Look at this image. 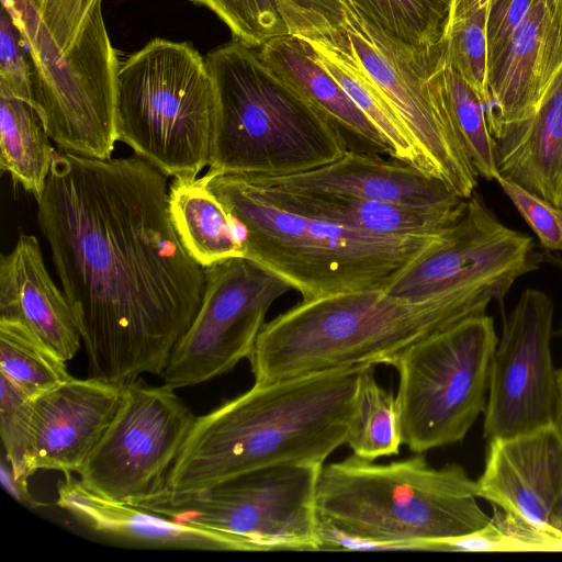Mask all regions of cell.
<instances>
[{
	"instance_id": "cell-6",
	"label": "cell",
	"mask_w": 562,
	"mask_h": 562,
	"mask_svg": "<svg viewBox=\"0 0 562 562\" xmlns=\"http://www.w3.org/2000/svg\"><path fill=\"white\" fill-rule=\"evenodd\" d=\"M215 88L210 172L288 176L330 164L346 134L236 41L205 57Z\"/></svg>"
},
{
	"instance_id": "cell-18",
	"label": "cell",
	"mask_w": 562,
	"mask_h": 562,
	"mask_svg": "<svg viewBox=\"0 0 562 562\" xmlns=\"http://www.w3.org/2000/svg\"><path fill=\"white\" fill-rule=\"evenodd\" d=\"M477 496L502 510L549 525L562 497V436L552 425L488 441Z\"/></svg>"
},
{
	"instance_id": "cell-14",
	"label": "cell",
	"mask_w": 562,
	"mask_h": 562,
	"mask_svg": "<svg viewBox=\"0 0 562 562\" xmlns=\"http://www.w3.org/2000/svg\"><path fill=\"white\" fill-rule=\"evenodd\" d=\"M204 278L199 311L161 374L164 383L176 390L212 380L248 359L269 308L293 290L247 257L205 267Z\"/></svg>"
},
{
	"instance_id": "cell-21",
	"label": "cell",
	"mask_w": 562,
	"mask_h": 562,
	"mask_svg": "<svg viewBox=\"0 0 562 562\" xmlns=\"http://www.w3.org/2000/svg\"><path fill=\"white\" fill-rule=\"evenodd\" d=\"M0 318L20 323L64 361L81 344L70 303L52 280L33 235L20 234L0 260Z\"/></svg>"
},
{
	"instance_id": "cell-40",
	"label": "cell",
	"mask_w": 562,
	"mask_h": 562,
	"mask_svg": "<svg viewBox=\"0 0 562 562\" xmlns=\"http://www.w3.org/2000/svg\"><path fill=\"white\" fill-rule=\"evenodd\" d=\"M553 426L562 436V369L557 370V401Z\"/></svg>"
},
{
	"instance_id": "cell-22",
	"label": "cell",
	"mask_w": 562,
	"mask_h": 562,
	"mask_svg": "<svg viewBox=\"0 0 562 562\" xmlns=\"http://www.w3.org/2000/svg\"><path fill=\"white\" fill-rule=\"evenodd\" d=\"M263 200L283 210L379 235H437L463 211L459 206L426 207L333 193L292 192L251 182Z\"/></svg>"
},
{
	"instance_id": "cell-4",
	"label": "cell",
	"mask_w": 562,
	"mask_h": 562,
	"mask_svg": "<svg viewBox=\"0 0 562 562\" xmlns=\"http://www.w3.org/2000/svg\"><path fill=\"white\" fill-rule=\"evenodd\" d=\"M485 312L449 293L422 301L385 289L328 295L302 301L265 324L248 360L256 383L356 364L393 366L414 342Z\"/></svg>"
},
{
	"instance_id": "cell-8",
	"label": "cell",
	"mask_w": 562,
	"mask_h": 562,
	"mask_svg": "<svg viewBox=\"0 0 562 562\" xmlns=\"http://www.w3.org/2000/svg\"><path fill=\"white\" fill-rule=\"evenodd\" d=\"M344 22L325 36L347 53L412 138L419 168L469 199L477 173L454 130L442 87L443 45L416 48L385 35L341 0Z\"/></svg>"
},
{
	"instance_id": "cell-26",
	"label": "cell",
	"mask_w": 562,
	"mask_h": 562,
	"mask_svg": "<svg viewBox=\"0 0 562 562\" xmlns=\"http://www.w3.org/2000/svg\"><path fill=\"white\" fill-rule=\"evenodd\" d=\"M168 204L180 240L200 266L245 257L233 217L202 178L173 179Z\"/></svg>"
},
{
	"instance_id": "cell-38",
	"label": "cell",
	"mask_w": 562,
	"mask_h": 562,
	"mask_svg": "<svg viewBox=\"0 0 562 562\" xmlns=\"http://www.w3.org/2000/svg\"><path fill=\"white\" fill-rule=\"evenodd\" d=\"M98 2L101 0H40L38 16L63 54L74 45Z\"/></svg>"
},
{
	"instance_id": "cell-20",
	"label": "cell",
	"mask_w": 562,
	"mask_h": 562,
	"mask_svg": "<svg viewBox=\"0 0 562 562\" xmlns=\"http://www.w3.org/2000/svg\"><path fill=\"white\" fill-rule=\"evenodd\" d=\"M56 504L85 529L108 541L150 549L245 551L227 532L102 497L71 473L58 482Z\"/></svg>"
},
{
	"instance_id": "cell-12",
	"label": "cell",
	"mask_w": 562,
	"mask_h": 562,
	"mask_svg": "<svg viewBox=\"0 0 562 562\" xmlns=\"http://www.w3.org/2000/svg\"><path fill=\"white\" fill-rule=\"evenodd\" d=\"M537 267L532 238L499 222L474 192L385 291L411 301L457 294L487 308L492 301L502 303L515 281Z\"/></svg>"
},
{
	"instance_id": "cell-33",
	"label": "cell",
	"mask_w": 562,
	"mask_h": 562,
	"mask_svg": "<svg viewBox=\"0 0 562 562\" xmlns=\"http://www.w3.org/2000/svg\"><path fill=\"white\" fill-rule=\"evenodd\" d=\"M494 507L483 528L471 533L437 540L436 551L465 552H562V533Z\"/></svg>"
},
{
	"instance_id": "cell-42",
	"label": "cell",
	"mask_w": 562,
	"mask_h": 562,
	"mask_svg": "<svg viewBox=\"0 0 562 562\" xmlns=\"http://www.w3.org/2000/svg\"><path fill=\"white\" fill-rule=\"evenodd\" d=\"M38 2L40 0H1V5H3L10 13H14L30 4H35L38 8Z\"/></svg>"
},
{
	"instance_id": "cell-43",
	"label": "cell",
	"mask_w": 562,
	"mask_h": 562,
	"mask_svg": "<svg viewBox=\"0 0 562 562\" xmlns=\"http://www.w3.org/2000/svg\"><path fill=\"white\" fill-rule=\"evenodd\" d=\"M547 2L562 26V0H547Z\"/></svg>"
},
{
	"instance_id": "cell-29",
	"label": "cell",
	"mask_w": 562,
	"mask_h": 562,
	"mask_svg": "<svg viewBox=\"0 0 562 562\" xmlns=\"http://www.w3.org/2000/svg\"><path fill=\"white\" fill-rule=\"evenodd\" d=\"M346 445L355 456L369 461L397 456L403 445L396 396L378 383L373 364L361 372L357 414Z\"/></svg>"
},
{
	"instance_id": "cell-3",
	"label": "cell",
	"mask_w": 562,
	"mask_h": 562,
	"mask_svg": "<svg viewBox=\"0 0 562 562\" xmlns=\"http://www.w3.org/2000/svg\"><path fill=\"white\" fill-rule=\"evenodd\" d=\"M476 482L420 453L387 463L355 454L323 465L316 491L322 550H427L490 521Z\"/></svg>"
},
{
	"instance_id": "cell-27",
	"label": "cell",
	"mask_w": 562,
	"mask_h": 562,
	"mask_svg": "<svg viewBox=\"0 0 562 562\" xmlns=\"http://www.w3.org/2000/svg\"><path fill=\"white\" fill-rule=\"evenodd\" d=\"M49 138L34 106L0 91V167L36 201L53 165Z\"/></svg>"
},
{
	"instance_id": "cell-39",
	"label": "cell",
	"mask_w": 562,
	"mask_h": 562,
	"mask_svg": "<svg viewBox=\"0 0 562 562\" xmlns=\"http://www.w3.org/2000/svg\"><path fill=\"white\" fill-rule=\"evenodd\" d=\"M536 1L505 0L501 4L491 8L486 25L487 74L502 58Z\"/></svg>"
},
{
	"instance_id": "cell-30",
	"label": "cell",
	"mask_w": 562,
	"mask_h": 562,
	"mask_svg": "<svg viewBox=\"0 0 562 562\" xmlns=\"http://www.w3.org/2000/svg\"><path fill=\"white\" fill-rule=\"evenodd\" d=\"M385 35L407 46L440 44L448 27L451 0H349Z\"/></svg>"
},
{
	"instance_id": "cell-17",
	"label": "cell",
	"mask_w": 562,
	"mask_h": 562,
	"mask_svg": "<svg viewBox=\"0 0 562 562\" xmlns=\"http://www.w3.org/2000/svg\"><path fill=\"white\" fill-rule=\"evenodd\" d=\"M244 175L251 182L306 193H333L426 207L459 206L467 199L420 168L348 149L334 162L288 176Z\"/></svg>"
},
{
	"instance_id": "cell-15",
	"label": "cell",
	"mask_w": 562,
	"mask_h": 562,
	"mask_svg": "<svg viewBox=\"0 0 562 562\" xmlns=\"http://www.w3.org/2000/svg\"><path fill=\"white\" fill-rule=\"evenodd\" d=\"M553 315L551 297L541 290L527 289L505 317L490 370L483 428L487 442L553 425Z\"/></svg>"
},
{
	"instance_id": "cell-32",
	"label": "cell",
	"mask_w": 562,
	"mask_h": 562,
	"mask_svg": "<svg viewBox=\"0 0 562 562\" xmlns=\"http://www.w3.org/2000/svg\"><path fill=\"white\" fill-rule=\"evenodd\" d=\"M492 0H451L443 60L487 103L486 25Z\"/></svg>"
},
{
	"instance_id": "cell-25",
	"label": "cell",
	"mask_w": 562,
	"mask_h": 562,
	"mask_svg": "<svg viewBox=\"0 0 562 562\" xmlns=\"http://www.w3.org/2000/svg\"><path fill=\"white\" fill-rule=\"evenodd\" d=\"M214 12L233 40L260 48L276 37L315 40L344 22L341 0H191Z\"/></svg>"
},
{
	"instance_id": "cell-5",
	"label": "cell",
	"mask_w": 562,
	"mask_h": 562,
	"mask_svg": "<svg viewBox=\"0 0 562 562\" xmlns=\"http://www.w3.org/2000/svg\"><path fill=\"white\" fill-rule=\"evenodd\" d=\"M201 178L244 228L245 257L285 280L302 301L386 289L439 236L363 232L272 205L237 173Z\"/></svg>"
},
{
	"instance_id": "cell-23",
	"label": "cell",
	"mask_w": 562,
	"mask_h": 562,
	"mask_svg": "<svg viewBox=\"0 0 562 562\" xmlns=\"http://www.w3.org/2000/svg\"><path fill=\"white\" fill-rule=\"evenodd\" d=\"M494 139L499 176L562 207V66L533 114Z\"/></svg>"
},
{
	"instance_id": "cell-19",
	"label": "cell",
	"mask_w": 562,
	"mask_h": 562,
	"mask_svg": "<svg viewBox=\"0 0 562 562\" xmlns=\"http://www.w3.org/2000/svg\"><path fill=\"white\" fill-rule=\"evenodd\" d=\"M562 66V26L537 0L487 74L486 116L493 137L530 117Z\"/></svg>"
},
{
	"instance_id": "cell-36",
	"label": "cell",
	"mask_w": 562,
	"mask_h": 562,
	"mask_svg": "<svg viewBox=\"0 0 562 562\" xmlns=\"http://www.w3.org/2000/svg\"><path fill=\"white\" fill-rule=\"evenodd\" d=\"M33 63L29 46L8 10L0 12V91L33 105Z\"/></svg>"
},
{
	"instance_id": "cell-35",
	"label": "cell",
	"mask_w": 562,
	"mask_h": 562,
	"mask_svg": "<svg viewBox=\"0 0 562 562\" xmlns=\"http://www.w3.org/2000/svg\"><path fill=\"white\" fill-rule=\"evenodd\" d=\"M0 434L13 483L25 494L31 472L34 397L0 373Z\"/></svg>"
},
{
	"instance_id": "cell-34",
	"label": "cell",
	"mask_w": 562,
	"mask_h": 562,
	"mask_svg": "<svg viewBox=\"0 0 562 562\" xmlns=\"http://www.w3.org/2000/svg\"><path fill=\"white\" fill-rule=\"evenodd\" d=\"M442 87L454 130L477 176L495 181L499 176L495 139L483 100L456 69L446 64Z\"/></svg>"
},
{
	"instance_id": "cell-7",
	"label": "cell",
	"mask_w": 562,
	"mask_h": 562,
	"mask_svg": "<svg viewBox=\"0 0 562 562\" xmlns=\"http://www.w3.org/2000/svg\"><path fill=\"white\" fill-rule=\"evenodd\" d=\"M215 88L206 60L189 43L154 38L120 65L119 142L173 179L209 166Z\"/></svg>"
},
{
	"instance_id": "cell-9",
	"label": "cell",
	"mask_w": 562,
	"mask_h": 562,
	"mask_svg": "<svg viewBox=\"0 0 562 562\" xmlns=\"http://www.w3.org/2000/svg\"><path fill=\"white\" fill-rule=\"evenodd\" d=\"M497 342L493 317L481 314L414 342L396 358L402 438L412 452L464 439L485 411Z\"/></svg>"
},
{
	"instance_id": "cell-28",
	"label": "cell",
	"mask_w": 562,
	"mask_h": 562,
	"mask_svg": "<svg viewBox=\"0 0 562 562\" xmlns=\"http://www.w3.org/2000/svg\"><path fill=\"white\" fill-rule=\"evenodd\" d=\"M306 41L318 63L375 126L391 157L419 168L417 151L405 127L353 59L326 36Z\"/></svg>"
},
{
	"instance_id": "cell-37",
	"label": "cell",
	"mask_w": 562,
	"mask_h": 562,
	"mask_svg": "<svg viewBox=\"0 0 562 562\" xmlns=\"http://www.w3.org/2000/svg\"><path fill=\"white\" fill-rule=\"evenodd\" d=\"M495 181L531 227L541 245L549 250L562 251V207L502 176Z\"/></svg>"
},
{
	"instance_id": "cell-11",
	"label": "cell",
	"mask_w": 562,
	"mask_h": 562,
	"mask_svg": "<svg viewBox=\"0 0 562 562\" xmlns=\"http://www.w3.org/2000/svg\"><path fill=\"white\" fill-rule=\"evenodd\" d=\"M323 465L266 467L201 493L159 497L138 507L227 532L245 551H317L316 491Z\"/></svg>"
},
{
	"instance_id": "cell-16",
	"label": "cell",
	"mask_w": 562,
	"mask_h": 562,
	"mask_svg": "<svg viewBox=\"0 0 562 562\" xmlns=\"http://www.w3.org/2000/svg\"><path fill=\"white\" fill-rule=\"evenodd\" d=\"M123 386L70 378L33 400L31 472L80 473L113 420Z\"/></svg>"
},
{
	"instance_id": "cell-2",
	"label": "cell",
	"mask_w": 562,
	"mask_h": 562,
	"mask_svg": "<svg viewBox=\"0 0 562 562\" xmlns=\"http://www.w3.org/2000/svg\"><path fill=\"white\" fill-rule=\"evenodd\" d=\"M366 366L255 382L195 417L164 492L153 499L201 493L266 467L324 464L351 434Z\"/></svg>"
},
{
	"instance_id": "cell-31",
	"label": "cell",
	"mask_w": 562,
	"mask_h": 562,
	"mask_svg": "<svg viewBox=\"0 0 562 562\" xmlns=\"http://www.w3.org/2000/svg\"><path fill=\"white\" fill-rule=\"evenodd\" d=\"M0 373L32 397L71 378L66 361L26 327L1 318Z\"/></svg>"
},
{
	"instance_id": "cell-24",
	"label": "cell",
	"mask_w": 562,
	"mask_h": 562,
	"mask_svg": "<svg viewBox=\"0 0 562 562\" xmlns=\"http://www.w3.org/2000/svg\"><path fill=\"white\" fill-rule=\"evenodd\" d=\"M262 61L303 98L324 112L346 134L373 153L390 149L375 126L318 63L308 42L294 35L276 37L258 48Z\"/></svg>"
},
{
	"instance_id": "cell-44",
	"label": "cell",
	"mask_w": 562,
	"mask_h": 562,
	"mask_svg": "<svg viewBox=\"0 0 562 562\" xmlns=\"http://www.w3.org/2000/svg\"><path fill=\"white\" fill-rule=\"evenodd\" d=\"M503 1H505V0H492L491 8H493V7H496V5L501 4Z\"/></svg>"
},
{
	"instance_id": "cell-41",
	"label": "cell",
	"mask_w": 562,
	"mask_h": 562,
	"mask_svg": "<svg viewBox=\"0 0 562 562\" xmlns=\"http://www.w3.org/2000/svg\"><path fill=\"white\" fill-rule=\"evenodd\" d=\"M549 526L562 533V497L550 513Z\"/></svg>"
},
{
	"instance_id": "cell-1",
	"label": "cell",
	"mask_w": 562,
	"mask_h": 562,
	"mask_svg": "<svg viewBox=\"0 0 562 562\" xmlns=\"http://www.w3.org/2000/svg\"><path fill=\"white\" fill-rule=\"evenodd\" d=\"M167 176L142 157L56 150L37 223L76 316L89 376L161 375L191 325L204 268L172 224Z\"/></svg>"
},
{
	"instance_id": "cell-10",
	"label": "cell",
	"mask_w": 562,
	"mask_h": 562,
	"mask_svg": "<svg viewBox=\"0 0 562 562\" xmlns=\"http://www.w3.org/2000/svg\"><path fill=\"white\" fill-rule=\"evenodd\" d=\"M20 32L33 63V105L50 139L65 151L110 158L117 142L115 91L120 64L101 2L65 54L38 15Z\"/></svg>"
},
{
	"instance_id": "cell-13",
	"label": "cell",
	"mask_w": 562,
	"mask_h": 562,
	"mask_svg": "<svg viewBox=\"0 0 562 562\" xmlns=\"http://www.w3.org/2000/svg\"><path fill=\"white\" fill-rule=\"evenodd\" d=\"M195 416L167 385H123L119 409L79 479L98 495L138 506L165 487Z\"/></svg>"
}]
</instances>
